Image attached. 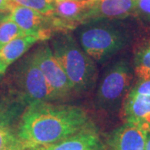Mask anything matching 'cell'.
I'll use <instances>...</instances> for the list:
<instances>
[{
	"mask_svg": "<svg viewBox=\"0 0 150 150\" xmlns=\"http://www.w3.org/2000/svg\"><path fill=\"white\" fill-rule=\"evenodd\" d=\"M16 108L8 107V105H4V103H0V117H11L13 118L15 114Z\"/></svg>",
	"mask_w": 150,
	"mask_h": 150,
	"instance_id": "20",
	"label": "cell"
},
{
	"mask_svg": "<svg viewBox=\"0 0 150 150\" xmlns=\"http://www.w3.org/2000/svg\"><path fill=\"white\" fill-rule=\"evenodd\" d=\"M32 54L53 92L55 100L69 97L74 92V88L64 69L54 56L50 45L46 43H42Z\"/></svg>",
	"mask_w": 150,
	"mask_h": 150,
	"instance_id": "6",
	"label": "cell"
},
{
	"mask_svg": "<svg viewBox=\"0 0 150 150\" xmlns=\"http://www.w3.org/2000/svg\"><path fill=\"white\" fill-rule=\"evenodd\" d=\"M48 150H107L96 128L93 125L80 132L48 146Z\"/></svg>",
	"mask_w": 150,
	"mask_h": 150,
	"instance_id": "12",
	"label": "cell"
},
{
	"mask_svg": "<svg viewBox=\"0 0 150 150\" xmlns=\"http://www.w3.org/2000/svg\"><path fill=\"white\" fill-rule=\"evenodd\" d=\"M23 150H48V146H42V145H30L25 146Z\"/></svg>",
	"mask_w": 150,
	"mask_h": 150,
	"instance_id": "22",
	"label": "cell"
},
{
	"mask_svg": "<svg viewBox=\"0 0 150 150\" xmlns=\"http://www.w3.org/2000/svg\"><path fill=\"white\" fill-rule=\"evenodd\" d=\"M17 5L23 6L38 11L43 15H52L54 0H10Z\"/></svg>",
	"mask_w": 150,
	"mask_h": 150,
	"instance_id": "17",
	"label": "cell"
},
{
	"mask_svg": "<svg viewBox=\"0 0 150 150\" xmlns=\"http://www.w3.org/2000/svg\"><path fill=\"white\" fill-rule=\"evenodd\" d=\"M50 48L74 91L83 93L91 89L96 82V65L74 38L68 33H59L51 39Z\"/></svg>",
	"mask_w": 150,
	"mask_h": 150,
	"instance_id": "2",
	"label": "cell"
},
{
	"mask_svg": "<svg viewBox=\"0 0 150 150\" xmlns=\"http://www.w3.org/2000/svg\"><path fill=\"white\" fill-rule=\"evenodd\" d=\"M8 18L14 22L25 35L38 37L42 41L51 38L54 29L51 15H43L38 11L15 4Z\"/></svg>",
	"mask_w": 150,
	"mask_h": 150,
	"instance_id": "7",
	"label": "cell"
},
{
	"mask_svg": "<svg viewBox=\"0 0 150 150\" xmlns=\"http://www.w3.org/2000/svg\"><path fill=\"white\" fill-rule=\"evenodd\" d=\"M78 33V42L94 62L108 59L126 48L132 36L123 26L98 21L85 23Z\"/></svg>",
	"mask_w": 150,
	"mask_h": 150,
	"instance_id": "3",
	"label": "cell"
},
{
	"mask_svg": "<svg viewBox=\"0 0 150 150\" xmlns=\"http://www.w3.org/2000/svg\"><path fill=\"white\" fill-rule=\"evenodd\" d=\"M123 103L125 123L134 124L145 133L150 132V96L129 92Z\"/></svg>",
	"mask_w": 150,
	"mask_h": 150,
	"instance_id": "10",
	"label": "cell"
},
{
	"mask_svg": "<svg viewBox=\"0 0 150 150\" xmlns=\"http://www.w3.org/2000/svg\"><path fill=\"white\" fill-rule=\"evenodd\" d=\"M8 77L10 92L22 105L28 107L34 103L56 101L32 53L18 63Z\"/></svg>",
	"mask_w": 150,
	"mask_h": 150,
	"instance_id": "4",
	"label": "cell"
},
{
	"mask_svg": "<svg viewBox=\"0 0 150 150\" xmlns=\"http://www.w3.org/2000/svg\"><path fill=\"white\" fill-rule=\"evenodd\" d=\"M133 69L126 59H120L105 72L100 81L95 104L104 111L112 112L119 108L130 90Z\"/></svg>",
	"mask_w": 150,
	"mask_h": 150,
	"instance_id": "5",
	"label": "cell"
},
{
	"mask_svg": "<svg viewBox=\"0 0 150 150\" xmlns=\"http://www.w3.org/2000/svg\"><path fill=\"white\" fill-rule=\"evenodd\" d=\"M134 71L139 80L150 78V40L143 43L135 51Z\"/></svg>",
	"mask_w": 150,
	"mask_h": 150,
	"instance_id": "15",
	"label": "cell"
},
{
	"mask_svg": "<svg viewBox=\"0 0 150 150\" xmlns=\"http://www.w3.org/2000/svg\"><path fill=\"white\" fill-rule=\"evenodd\" d=\"M39 41L38 37L23 35L13 39L0 49V75L5 73L8 67L20 59L29 48Z\"/></svg>",
	"mask_w": 150,
	"mask_h": 150,
	"instance_id": "13",
	"label": "cell"
},
{
	"mask_svg": "<svg viewBox=\"0 0 150 150\" xmlns=\"http://www.w3.org/2000/svg\"><path fill=\"white\" fill-rule=\"evenodd\" d=\"M145 150H150V132H149V133H146Z\"/></svg>",
	"mask_w": 150,
	"mask_h": 150,
	"instance_id": "23",
	"label": "cell"
},
{
	"mask_svg": "<svg viewBox=\"0 0 150 150\" xmlns=\"http://www.w3.org/2000/svg\"><path fill=\"white\" fill-rule=\"evenodd\" d=\"M92 1H95V0H92Z\"/></svg>",
	"mask_w": 150,
	"mask_h": 150,
	"instance_id": "26",
	"label": "cell"
},
{
	"mask_svg": "<svg viewBox=\"0 0 150 150\" xmlns=\"http://www.w3.org/2000/svg\"><path fill=\"white\" fill-rule=\"evenodd\" d=\"M93 4L92 0H54L52 16L59 30L71 29L83 24L84 17Z\"/></svg>",
	"mask_w": 150,
	"mask_h": 150,
	"instance_id": "9",
	"label": "cell"
},
{
	"mask_svg": "<svg viewBox=\"0 0 150 150\" xmlns=\"http://www.w3.org/2000/svg\"><path fill=\"white\" fill-rule=\"evenodd\" d=\"M129 93L134 94L150 96V78L139 80V82L129 90Z\"/></svg>",
	"mask_w": 150,
	"mask_h": 150,
	"instance_id": "19",
	"label": "cell"
},
{
	"mask_svg": "<svg viewBox=\"0 0 150 150\" xmlns=\"http://www.w3.org/2000/svg\"><path fill=\"white\" fill-rule=\"evenodd\" d=\"M91 126L90 118L82 108L39 103L26 107L17 135L25 146H50Z\"/></svg>",
	"mask_w": 150,
	"mask_h": 150,
	"instance_id": "1",
	"label": "cell"
},
{
	"mask_svg": "<svg viewBox=\"0 0 150 150\" xmlns=\"http://www.w3.org/2000/svg\"><path fill=\"white\" fill-rule=\"evenodd\" d=\"M135 14L143 21L150 23V0H138Z\"/></svg>",
	"mask_w": 150,
	"mask_h": 150,
	"instance_id": "18",
	"label": "cell"
},
{
	"mask_svg": "<svg viewBox=\"0 0 150 150\" xmlns=\"http://www.w3.org/2000/svg\"><path fill=\"white\" fill-rule=\"evenodd\" d=\"M25 35L20 28L8 17L0 23V49L18 37Z\"/></svg>",
	"mask_w": 150,
	"mask_h": 150,
	"instance_id": "16",
	"label": "cell"
},
{
	"mask_svg": "<svg viewBox=\"0 0 150 150\" xmlns=\"http://www.w3.org/2000/svg\"><path fill=\"white\" fill-rule=\"evenodd\" d=\"M24 148H25V147H24ZM24 148H23V149H24ZM23 149H14V150H23Z\"/></svg>",
	"mask_w": 150,
	"mask_h": 150,
	"instance_id": "25",
	"label": "cell"
},
{
	"mask_svg": "<svg viewBox=\"0 0 150 150\" xmlns=\"http://www.w3.org/2000/svg\"><path fill=\"white\" fill-rule=\"evenodd\" d=\"M9 15V13H7V12H2L0 11V23L4 20L5 18H7Z\"/></svg>",
	"mask_w": 150,
	"mask_h": 150,
	"instance_id": "24",
	"label": "cell"
},
{
	"mask_svg": "<svg viewBox=\"0 0 150 150\" xmlns=\"http://www.w3.org/2000/svg\"><path fill=\"white\" fill-rule=\"evenodd\" d=\"M146 133L134 124L125 123L114 129L107 139V150H145Z\"/></svg>",
	"mask_w": 150,
	"mask_h": 150,
	"instance_id": "11",
	"label": "cell"
},
{
	"mask_svg": "<svg viewBox=\"0 0 150 150\" xmlns=\"http://www.w3.org/2000/svg\"><path fill=\"white\" fill-rule=\"evenodd\" d=\"M138 0H95L83 24L98 21L123 19L135 14Z\"/></svg>",
	"mask_w": 150,
	"mask_h": 150,
	"instance_id": "8",
	"label": "cell"
},
{
	"mask_svg": "<svg viewBox=\"0 0 150 150\" xmlns=\"http://www.w3.org/2000/svg\"><path fill=\"white\" fill-rule=\"evenodd\" d=\"M15 4H13L10 0H0V11L10 13Z\"/></svg>",
	"mask_w": 150,
	"mask_h": 150,
	"instance_id": "21",
	"label": "cell"
},
{
	"mask_svg": "<svg viewBox=\"0 0 150 150\" xmlns=\"http://www.w3.org/2000/svg\"><path fill=\"white\" fill-rule=\"evenodd\" d=\"M11 117H0V150L21 149L25 147L12 129Z\"/></svg>",
	"mask_w": 150,
	"mask_h": 150,
	"instance_id": "14",
	"label": "cell"
}]
</instances>
